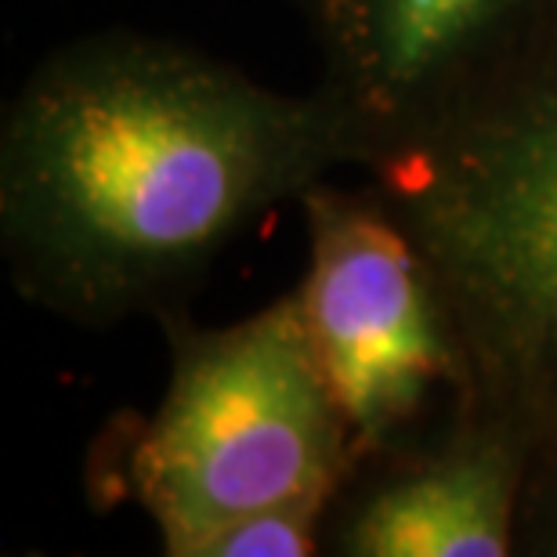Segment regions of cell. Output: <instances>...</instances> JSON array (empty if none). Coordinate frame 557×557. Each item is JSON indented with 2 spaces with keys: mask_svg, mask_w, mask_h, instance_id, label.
I'll use <instances>...</instances> for the list:
<instances>
[{
  "mask_svg": "<svg viewBox=\"0 0 557 557\" xmlns=\"http://www.w3.org/2000/svg\"><path fill=\"white\" fill-rule=\"evenodd\" d=\"M333 499H289L214 532L199 557H311L322 554V532Z\"/></svg>",
  "mask_w": 557,
  "mask_h": 557,
  "instance_id": "cell-7",
  "label": "cell"
},
{
  "mask_svg": "<svg viewBox=\"0 0 557 557\" xmlns=\"http://www.w3.org/2000/svg\"><path fill=\"white\" fill-rule=\"evenodd\" d=\"M532 449L474 409H453L403 449L359 460L326 515L322 554L510 557Z\"/></svg>",
  "mask_w": 557,
  "mask_h": 557,
  "instance_id": "cell-6",
  "label": "cell"
},
{
  "mask_svg": "<svg viewBox=\"0 0 557 557\" xmlns=\"http://www.w3.org/2000/svg\"><path fill=\"white\" fill-rule=\"evenodd\" d=\"M359 166L315 87L286 95L188 44L91 33L51 51L0 127V250L29 305L106 330L182 305L286 199Z\"/></svg>",
  "mask_w": 557,
  "mask_h": 557,
  "instance_id": "cell-1",
  "label": "cell"
},
{
  "mask_svg": "<svg viewBox=\"0 0 557 557\" xmlns=\"http://www.w3.org/2000/svg\"><path fill=\"white\" fill-rule=\"evenodd\" d=\"M308 269L294 289L359 460L403 449L460 409L467 351L442 278L373 182L300 196Z\"/></svg>",
  "mask_w": 557,
  "mask_h": 557,
  "instance_id": "cell-4",
  "label": "cell"
},
{
  "mask_svg": "<svg viewBox=\"0 0 557 557\" xmlns=\"http://www.w3.org/2000/svg\"><path fill=\"white\" fill-rule=\"evenodd\" d=\"M518 554L557 557V463L532 471L518 525Z\"/></svg>",
  "mask_w": 557,
  "mask_h": 557,
  "instance_id": "cell-8",
  "label": "cell"
},
{
  "mask_svg": "<svg viewBox=\"0 0 557 557\" xmlns=\"http://www.w3.org/2000/svg\"><path fill=\"white\" fill-rule=\"evenodd\" d=\"M319 91L359 166L453 113L557 26V0H305Z\"/></svg>",
  "mask_w": 557,
  "mask_h": 557,
  "instance_id": "cell-5",
  "label": "cell"
},
{
  "mask_svg": "<svg viewBox=\"0 0 557 557\" xmlns=\"http://www.w3.org/2000/svg\"><path fill=\"white\" fill-rule=\"evenodd\" d=\"M160 322L171 344L160 406L109 423L95 493L135 504L166 557H199L214 532L289 499H337L359 449L297 297L218 330L182 308Z\"/></svg>",
  "mask_w": 557,
  "mask_h": 557,
  "instance_id": "cell-3",
  "label": "cell"
},
{
  "mask_svg": "<svg viewBox=\"0 0 557 557\" xmlns=\"http://www.w3.org/2000/svg\"><path fill=\"white\" fill-rule=\"evenodd\" d=\"M370 182L428 253L467 351V395L557 463V26Z\"/></svg>",
  "mask_w": 557,
  "mask_h": 557,
  "instance_id": "cell-2",
  "label": "cell"
}]
</instances>
